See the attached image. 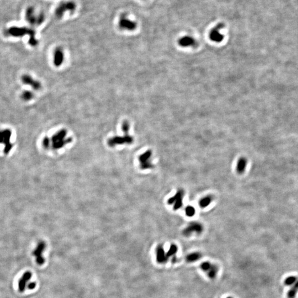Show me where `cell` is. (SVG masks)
I'll use <instances>...</instances> for the list:
<instances>
[{
	"label": "cell",
	"instance_id": "31",
	"mask_svg": "<svg viewBox=\"0 0 298 298\" xmlns=\"http://www.w3.org/2000/svg\"><path fill=\"white\" fill-rule=\"evenodd\" d=\"M49 144H50V139H49L47 137L44 138V139L43 140V146L45 148H48L49 146Z\"/></svg>",
	"mask_w": 298,
	"mask_h": 298
},
{
	"label": "cell",
	"instance_id": "6",
	"mask_svg": "<svg viewBox=\"0 0 298 298\" xmlns=\"http://www.w3.org/2000/svg\"><path fill=\"white\" fill-rule=\"evenodd\" d=\"M203 225L199 222H192L183 231V234L185 236H190L193 234H201L203 232Z\"/></svg>",
	"mask_w": 298,
	"mask_h": 298
},
{
	"label": "cell",
	"instance_id": "18",
	"mask_svg": "<svg viewBox=\"0 0 298 298\" xmlns=\"http://www.w3.org/2000/svg\"><path fill=\"white\" fill-rule=\"evenodd\" d=\"M201 257H202V255L201 253L198 252H192L188 254L187 256H186V259L188 262L192 263L194 262L198 261L199 259H201Z\"/></svg>",
	"mask_w": 298,
	"mask_h": 298
},
{
	"label": "cell",
	"instance_id": "14",
	"mask_svg": "<svg viewBox=\"0 0 298 298\" xmlns=\"http://www.w3.org/2000/svg\"><path fill=\"white\" fill-rule=\"evenodd\" d=\"M178 43L179 45L183 47H188L194 45L195 40L193 37L190 36H184L179 39Z\"/></svg>",
	"mask_w": 298,
	"mask_h": 298
},
{
	"label": "cell",
	"instance_id": "28",
	"mask_svg": "<svg viewBox=\"0 0 298 298\" xmlns=\"http://www.w3.org/2000/svg\"><path fill=\"white\" fill-rule=\"evenodd\" d=\"M297 280V278L294 276H290L285 279L284 284L286 285H292Z\"/></svg>",
	"mask_w": 298,
	"mask_h": 298
},
{
	"label": "cell",
	"instance_id": "17",
	"mask_svg": "<svg viewBox=\"0 0 298 298\" xmlns=\"http://www.w3.org/2000/svg\"><path fill=\"white\" fill-rule=\"evenodd\" d=\"M66 135H67V131L66 130H60L53 135V137L51 138V141L53 143H54L61 140H64L65 139V138L66 137Z\"/></svg>",
	"mask_w": 298,
	"mask_h": 298
},
{
	"label": "cell",
	"instance_id": "2",
	"mask_svg": "<svg viewBox=\"0 0 298 298\" xmlns=\"http://www.w3.org/2000/svg\"><path fill=\"white\" fill-rule=\"evenodd\" d=\"M76 8V3L74 1H61L56 8L55 14L58 18H61L66 12H69L71 14L74 13Z\"/></svg>",
	"mask_w": 298,
	"mask_h": 298
},
{
	"label": "cell",
	"instance_id": "9",
	"mask_svg": "<svg viewBox=\"0 0 298 298\" xmlns=\"http://www.w3.org/2000/svg\"><path fill=\"white\" fill-rule=\"evenodd\" d=\"M223 27H224V24L219 23L211 29L209 34V37L212 41H213L214 42L220 43L222 41V40L224 39L223 35L221 34L220 32H219V31L222 29Z\"/></svg>",
	"mask_w": 298,
	"mask_h": 298
},
{
	"label": "cell",
	"instance_id": "8",
	"mask_svg": "<svg viewBox=\"0 0 298 298\" xmlns=\"http://www.w3.org/2000/svg\"><path fill=\"white\" fill-rule=\"evenodd\" d=\"M46 245L44 241L38 243L36 248L33 252V255L35 258V261L38 265H43L45 263V259L43 257V252L45 250Z\"/></svg>",
	"mask_w": 298,
	"mask_h": 298
},
{
	"label": "cell",
	"instance_id": "25",
	"mask_svg": "<svg viewBox=\"0 0 298 298\" xmlns=\"http://www.w3.org/2000/svg\"><path fill=\"white\" fill-rule=\"evenodd\" d=\"M34 97L33 93L31 91H26L22 93L21 98L24 101H29L31 100Z\"/></svg>",
	"mask_w": 298,
	"mask_h": 298
},
{
	"label": "cell",
	"instance_id": "19",
	"mask_svg": "<svg viewBox=\"0 0 298 298\" xmlns=\"http://www.w3.org/2000/svg\"><path fill=\"white\" fill-rule=\"evenodd\" d=\"M218 271L219 268L218 266L214 264H212L211 267L209 269L208 271L206 272V274L209 278L214 279L215 278H216Z\"/></svg>",
	"mask_w": 298,
	"mask_h": 298
},
{
	"label": "cell",
	"instance_id": "15",
	"mask_svg": "<svg viewBox=\"0 0 298 298\" xmlns=\"http://www.w3.org/2000/svg\"><path fill=\"white\" fill-rule=\"evenodd\" d=\"M156 258L157 261L159 263H164L167 260L166 254L164 251V248L162 246H159L156 250Z\"/></svg>",
	"mask_w": 298,
	"mask_h": 298
},
{
	"label": "cell",
	"instance_id": "20",
	"mask_svg": "<svg viewBox=\"0 0 298 298\" xmlns=\"http://www.w3.org/2000/svg\"><path fill=\"white\" fill-rule=\"evenodd\" d=\"M71 137H69L66 139L61 140L58 142L53 143V148L54 149H59L60 148H63L66 144H67L69 143H70L72 141Z\"/></svg>",
	"mask_w": 298,
	"mask_h": 298
},
{
	"label": "cell",
	"instance_id": "29",
	"mask_svg": "<svg viewBox=\"0 0 298 298\" xmlns=\"http://www.w3.org/2000/svg\"><path fill=\"white\" fill-rule=\"evenodd\" d=\"M130 125L129 122L127 121H123L121 125V129L124 132L125 135L128 134L129 131Z\"/></svg>",
	"mask_w": 298,
	"mask_h": 298
},
{
	"label": "cell",
	"instance_id": "13",
	"mask_svg": "<svg viewBox=\"0 0 298 298\" xmlns=\"http://www.w3.org/2000/svg\"><path fill=\"white\" fill-rule=\"evenodd\" d=\"M53 62L55 66L56 67L60 66L64 61V53L63 50L61 47H57L54 52V59Z\"/></svg>",
	"mask_w": 298,
	"mask_h": 298
},
{
	"label": "cell",
	"instance_id": "4",
	"mask_svg": "<svg viewBox=\"0 0 298 298\" xmlns=\"http://www.w3.org/2000/svg\"><path fill=\"white\" fill-rule=\"evenodd\" d=\"M118 25L119 29L128 31H133L137 27V23L130 18L126 13H123L120 16Z\"/></svg>",
	"mask_w": 298,
	"mask_h": 298
},
{
	"label": "cell",
	"instance_id": "11",
	"mask_svg": "<svg viewBox=\"0 0 298 298\" xmlns=\"http://www.w3.org/2000/svg\"><path fill=\"white\" fill-rule=\"evenodd\" d=\"M22 82L23 84L29 85L31 87H32L34 90H39L42 87L41 83L37 81L36 80H35L31 76L29 75H24L21 77Z\"/></svg>",
	"mask_w": 298,
	"mask_h": 298
},
{
	"label": "cell",
	"instance_id": "3",
	"mask_svg": "<svg viewBox=\"0 0 298 298\" xmlns=\"http://www.w3.org/2000/svg\"><path fill=\"white\" fill-rule=\"evenodd\" d=\"M26 18L28 22L33 26H39L45 20V16L43 13L36 14L35 8L30 7L27 9Z\"/></svg>",
	"mask_w": 298,
	"mask_h": 298
},
{
	"label": "cell",
	"instance_id": "26",
	"mask_svg": "<svg viewBox=\"0 0 298 298\" xmlns=\"http://www.w3.org/2000/svg\"><path fill=\"white\" fill-rule=\"evenodd\" d=\"M186 215L189 217L194 216L195 214V209L192 206H187L185 209Z\"/></svg>",
	"mask_w": 298,
	"mask_h": 298
},
{
	"label": "cell",
	"instance_id": "7",
	"mask_svg": "<svg viewBox=\"0 0 298 298\" xmlns=\"http://www.w3.org/2000/svg\"><path fill=\"white\" fill-rule=\"evenodd\" d=\"M184 196V191L182 190H179L177 191L175 195L169 198L167 201L169 204H174L173 209L174 210H178L181 208L183 206V198Z\"/></svg>",
	"mask_w": 298,
	"mask_h": 298
},
{
	"label": "cell",
	"instance_id": "24",
	"mask_svg": "<svg viewBox=\"0 0 298 298\" xmlns=\"http://www.w3.org/2000/svg\"><path fill=\"white\" fill-rule=\"evenodd\" d=\"M177 252H178L177 246L174 245V244H172L170 246V247H169V251H167V253H166L167 257L169 259V257L174 256Z\"/></svg>",
	"mask_w": 298,
	"mask_h": 298
},
{
	"label": "cell",
	"instance_id": "10",
	"mask_svg": "<svg viewBox=\"0 0 298 298\" xmlns=\"http://www.w3.org/2000/svg\"><path fill=\"white\" fill-rule=\"evenodd\" d=\"M11 134V132L10 130H3L0 131V143H5L6 153H7V152L10 151L12 148V144L10 143Z\"/></svg>",
	"mask_w": 298,
	"mask_h": 298
},
{
	"label": "cell",
	"instance_id": "33",
	"mask_svg": "<svg viewBox=\"0 0 298 298\" xmlns=\"http://www.w3.org/2000/svg\"><path fill=\"white\" fill-rule=\"evenodd\" d=\"M227 298H232V297H231V296H228V297H227Z\"/></svg>",
	"mask_w": 298,
	"mask_h": 298
},
{
	"label": "cell",
	"instance_id": "1",
	"mask_svg": "<svg viewBox=\"0 0 298 298\" xmlns=\"http://www.w3.org/2000/svg\"><path fill=\"white\" fill-rule=\"evenodd\" d=\"M6 35L14 37H23L25 35H28L30 38L29 40L30 45L35 46L38 43V40L35 37V31L29 28L12 27L6 31Z\"/></svg>",
	"mask_w": 298,
	"mask_h": 298
},
{
	"label": "cell",
	"instance_id": "21",
	"mask_svg": "<svg viewBox=\"0 0 298 298\" xmlns=\"http://www.w3.org/2000/svg\"><path fill=\"white\" fill-rule=\"evenodd\" d=\"M213 201V197L211 195H207L205 197L202 198L199 201V206L202 208H205L209 206Z\"/></svg>",
	"mask_w": 298,
	"mask_h": 298
},
{
	"label": "cell",
	"instance_id": "16",
	"mask_svg": "<svg viewBox=\"0 0 298 298\" xmlns=\"http://www.w3.org/2000/svg\"><path fill=\"white\" fill-rule=\"evenodd\" d=\"M247 160L245 157H240L238 160L236 165V171L239 174H242L245 171L247 166Z\"/></svg>",
	"mask_w": 298,
	"mask_h": 298
},
{
	"label": "cell",
	"instance_id": "23",
	"mask_svg": "<svg viewBox=\"0 0 298 298\" xmlns=\"http://www.w3.org/2000/svg\"><path fill=\"white\" fill-rule=\"evenodd\" d=\"M152 155V152L151 150L146 151L144 153L139 156V161L140 163L142 164L146 161H149V159Z\"/></svg>",
	"mask_w": 298,
	"mask_h": 298
},
{
	"label": "cell",
	"instance_id": "32",
	"mask_svg": "<svg viewBox=\"0 0 298 298\" xmlns=\"http://www.w3.org/2000/svg\"><path fill=\"white\" fill-rule=\"evenodd\" d=\"M35 287H36V283L35 282L29 283L27 286V288L28 289H29V290H33Z\"/></svg>",
	"mask_w": 298,
	"mask_h": 298
},
{
	"label": "cell",
	"instance_id": "22",
	"mask_svg": "<svg viewBox=\"0 0 298 298\" xmlns=\"http://www.w3.org/2000/svg\"><path fill=\"white\" fill-rule=\"evenodd\" d=\"M298 280L296 281V282L294 283V285H293V287L290 289L288 293V298H294L296 296V294L298 292Z\"/></svg>",
	"mask_w": 298,
	"mask_h": 298
},
{
	"label": "cell",
	"instance_id": "5",
	"mask_svg": "<svg viewBox=\"0 0 298 298\" xmlns=\"http://www.w3.org/2000/svg\"><path fill=\"white\" fill-rule=\"evenodd\" d=\"M133 137L129 134L125 135L123 137L116 136L109 139L108 145L111 147H113L116 145H121L124 144H131L133 142Z\"/></svg>",
	"mask_w": 298,
	"mask_h": 298
},
{
	"label": "cell",
	"instance_id": "30",
	"mask_svg": "<svg viewBox=\"0 0 298 298\" xmlns=\"http://www.w3.org/2000/svg\"><path fill=\"white\" fill-rule=\"evenodd\" d=\"M153 167V165L151 164V162L150 161H146V162L142 163L140 165V168L142 169H152Z\"/></svg>",
	"mask_w": 298,
	"mask_h": 298
},
{
	"label": "cell",
	"instance_id": "12",
	"mask_svg": "<svg viewBox=\"0 0 298 298\" xmlns=\"http://www.w3.org/2000/svg\"><path fill=\"white\" fill-rule=\"evenodd\" d=\"M32 277V273L30 271H27L23 274L18 282V290L20 292H23L26 290L28 283Z\"/></svg>",
	"mask_w": 298,
	"mask_h": 298
},
{
	"label": "cell",
	"instance_id": "27",
	"mask_svg": "<svg viewBox=\"0 0 298 298\" xmlns=\"http://www.w3.org/2000/svg\"><path fill=\"white\" fill-rule=\"evenodd\" d=\"M211 265H212V263H211L210 262L204 261L201 264L200 268L203 272L206 273L208 271L209 269H210V268L211 267Z\"/></svg>",
	"mask_w": 298,
	"mask_h": 298
}]
</instances>
